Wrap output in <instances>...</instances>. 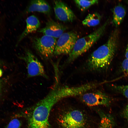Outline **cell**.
Returning a JSON list of instances; mask_svg holds the SVG:
<instances>
[{
  "label": "cell",
  "instance_id": "cell-12",
  "mask_svg": "<svg viewBox=\"0 0 128 128\" xmlns=\"http://www.w3.org/2000/svg\"><path fill=\"white\" fill-rule=\"evenodd\" d=\"M26 21V25L25 28L20 36L17 44L28 34L36 31L40 26L39 20L34 15H31L27 17Z\"/></svg>",
  "mask_w": 128,
  "mask_h": 128
},
{
  "label": "cell",
  "instance_id": "cell-3",
  "mask_svg": "<svg viewBox=\"0 0 128 128\" xmlns=\"http://www.w3.org/2000/svg\"><path fill=\"white\" fill-rule=\"evenodd\" d=\"M109 19L100 27L92 33L78 39L67 59L69 62H72L88 50L103 34L109 22Z\"/></svg>",
  "mask_w": 128,
  "mask_h": 128
},
{
  "label": "cell",
  "instance_id": "cell-6",
  "mask_svg": "<svg viewBox=\"0 0 128 128\" xmlns=\"http://www.w3.org/2000/svg\"><path fill=\"white\" fill-rule=\"evenodd\" d=\"M57 41L55 38L44 35L41 37L34 38L32 43L37 51L43 56L48 57L54 54Z\"/></svg>",
  "mask_w": 128,
  "mask_h": 128
},
{
  "label": "cell",
  "instance_id": "cell-7",
  "mask_svg": "<svg viewBox=\"0 0 128 128\" xmlns=\"http://www.w3.org/2000/svg\"><path fill=\"white\" fill-rule=\"evenodd\" d=\"M21 57L26 64L28 77L39 76L47 78L42 64L31 51L27 50Z\"/></svg>",
  "mask_w": 128,
  "mask_h": 128
},
{
  "label": "cell",
  "instance_id": "cell-22",
  "mask_svg": "<svg viewBox=\"0 0 128 128\" xmlns=\"http://www.w3.org/2000/svg\"><path fill=\"white\" fill-rule=\"evenodd\" d=\"M2 82L0 80V95L2 91Z\"/></svg>",
  "mask_w": 128,
  "mask_h": 128
},
{
  "label": "cell",
  "instance_id": "cell-1",
  "mask_svg": "<svg viewBox=\"0 0 128 128\" xmlns=\"http://www.w3.org/2000/svg\"><path fill=\"white\" fill-rule=\"evenodd\" d=\"M119 31L114 30L107 41L91 54L87 62L89 70L98 71L103 69L110 64L118 47Z\"/></svg>",
  "mask_w": 128,
  "mask_h": 128
},
{
  "label": "cell",
  "instance_id": "cell-9",
  "mask_svg": "<svg viewBox=\"0 0 128 128\" xmlns=\"http://www.w3.org/2000/svg\"><path fill=\"white\" fill-rule=\"evenodd\" d=\"M82 95L81 98L82 101L88 106L107 105L110 102L109 96L101 91L86 92Z\"/></svg>",
  "mask_w": 128,
  "mask_h": 128
},
{
  "label": "cell",
  "instance_id": "cell-4",
  "mask_svg": "<svg viewBox=\"0 0 128 128\" xmlns=\"http://www.w3.org/2000/svg\"><path fill=\"white\" fill-rule=\"evenodd\" d=\"M58 119L59 123L63 128H83L86 123L82 112L77 110L65 112L59 116Z\"/></svg>",
  "mask_w": 128,
  "mask_h": 128
},
{
  "label": "cell",
  "instance_id": "cell-11",
  "mask_svg": "<svg viewBox=\"0 0 128 128\" xmlns=\"http://www.w3.org/2000/svg\"><path fill=\"white\" fill-rule=\"evenodd\" d=\"M51 9L50 5L46 1L35 0L31 1L26 11L27 13L36 11L49 15L51 13Z\"/></svg>",
  "mask_w": 128,
  "mask_h": 128
},
{
  "label": "cell",
  "instance_id": "cell-16",
  "mask_svg": "<svg viewBox=\"0 0 128 128\" xmlns=\"http://www.w3.org/2000/svg\"><path fill=\"white\" fill-rule=\"evenodd\" d=\"M74 1L77 6L82 11L86 10L91 6L97 4L98 2V0H76Z\"/></svg>",
  "mask_w": 128,
  "mask_h": 128
},
{
  "label": "cell",
  "instance_id": "cell-20",
  "mask_svg": "<svg viewBox=\"0 0 128 128\" xmlns=\"http://www.w3.org/2000/svg\"><path fill=\"white\" fill-rule=\"evenodd\" d=\"M123 114L124 117L128 121V105L125 109Z\"/></svg>",
  "mask_w": 128,
  "mask_h": 128
},
{
  "label": "cell",
  "instance_id": "cell-15",
  "mask_svg": "<svg viewBox=\"0 0 128 128\" xmlns=\"http://www.w3.org/2000/svg\"><path fill=\"white\" fill-rule=\"evenodd\" d=\"M101 17L99 14L95 12L89 14L82 22V24L88 27H94L100 23Z\"/></svg>",
  "mask_w": 128,
  "mask_h": 128
},
{
  "label": "cell",
  "instance_id": "cell-23",
  "mask_svg": "<svg viewBox=\"0 0 128 128\" xmlns=\"http://www.w3.org/2000/svg\"><path fill=\"white\" fill-rule=\"evenodd\" d=\"M2 71L1 69H0V77L2 75Z\"/></svg>",
  "mask_w": 128,
  "mask_h": 128
},
{
  "label": "cell",
  "instance_id": "cell-5",
  "mask_svg": "<svg viewBox=\"0 0 128 128\" xmlns=\"http://www.w3.org/2000/svg\"><path fill=\"white\" fill-rule=\"evenodd\" d=\"M78 39V35L74 31L64 32L57 41L54 54L56 55H69Z\"/></svg>",
  "mask_w": 128,
  "mask_h": 128
},
{
  "label": "cell",
  "instance_id": "cell-17",
  "mask_svg": "<svg viewBox=\"0 0 128 128\" xmlns=\"http://www.w3.org/2000/svg\"><path fill=\"white\" fill-rule=\"evenodd\" d=\"M113 87L114 89L122 94L128 99V85H114Z\"/></svg>",
  "mask_w": 128,
  "mask_h": 128
},
{
  "label": "cell",
  "instance_id": "cell-19",
  "mask_svg": "<svg viewBox=\"0 0 128 128\" xmlns=\"http://www.w3.org/2000/svg\"><path fill=\"white\" fill-rule=\"evenodd\" d=\"M122 68L123 72L128 75V59L125 58L123 61Z\"/></svg>",
  "mask_w": 128,
  "mask_h": 128
},
{
  "label": "cell",
  "instance_id": "cell-8",
  "mask_svg": "<svg viewBox=\"0 0 128 128\" xmlns=\"http://www.w3.org/2000/svg\"><path fill=\"white\" fill-rule=\"evenodd\" d=\"M54 9L55 15L59 20L65 22H72L76 18L74 14L65 3L61 0H54Z\"/></svg>",
  "mask_w": 128,
  "mask_h": 128
},
{
  "label": "cell",
  "instance_id": "cell-18",
  "mask_svg": "<svg viewBox=\"0 0 128 128\" xmlns=\"http://www.w3.org/2000/svg\"><path fill=\"white\" fill-rule=\"evenodd\" d=\"M21 126L20 120L18 119L14 118L10 121L5 128H20Z\"/></svg>",
  "mask_w": 128,
  "mask_h": 128
},
{
  "label": "cell",
  "instance_id": "cell-21",
  "mask_svg": "<svg viewBox=\"0 0 128 128\" xmlns=\"http://www.w3.org/2000/svg\"><path fill=\"white\" fill-rule=\"evenodd\" d=\"M126 58L128 59V44L127 45L125 53Z\"/></svg>",
  "mask_w": 128,
  "mask_h": 128
},
{
  "label": "cell",
  "instance_id": "cell-13",
  "mask_svg": "<svg viewBox=\"0 0 128 128\" xmlns=\"http://www.w3.org/2000/svg\"><path fill=\"white\" fill-rule=\"evenodd\" d=\"M126 14L124 8L120 5L115 6L113 9L112 23L115 27L118 26L122 22Z\"/></svg>",
  "mask_w": 128,
  "mask_h": 128
},
{
  "label": "cell",
  "instance_id": "cell-14",
  "mask_svg": "<svg viewBox=\"0 0 128 128\" xmlns=\"http://www.w3.org/2000/svg\"><path fill=\"white\" fill-rule=\"evenodd\" d=\"M98 112L100 117V123L98 128H113L114 121L111 116L100 110Z\"/></svg>",
  "mask_w": 128,
  "mask_h": 128
},
{
  "label": "cell",
  "instance_id": "cell-2",
  "mask_svg": "<svg viewBox=\"0 0 128 128\" xmlns=\"http://www.w3.org/2000/svg\"><path fill=\"white\" fill-rule=\"evenodd\" d=\"M58 102L51 91L37 103L28 116L27 123L30 128H50L49 117L53 106Z\"/></svg>",
  "mask_w": 128,
  "mask_h": 128
},
{
  "label": "cell",
  "instance_id": "cell-24",
  "mask_svg": "<svg viewBox=\"0 0 128 128\" xmlns=\"http://www.w3.org/2000/svg\"><path fill=\"white\" fill-rule=\"evenodd\" d=\"M1 63L0 62V66L1 65Z\"/></svg>",
  "mask_w": 128,
  "mask_h": 128
},
{
  "label": "cell",
  "instance_id": "cell-10",
  "mask_svg": "<svg viewBox=\"0 0 128 128\" xmlns=\"http://www.w3.org/2000/svg\"><path fill=\"white\" fill-rule=\"evenodd\" d=\"M63 25L52 19L48 20L45 26L38 31L44 34L55 38H58L66 30Z\"/></svg>",
  "mask_w": 128,
  "mask_h": 128
}]
</instances>
